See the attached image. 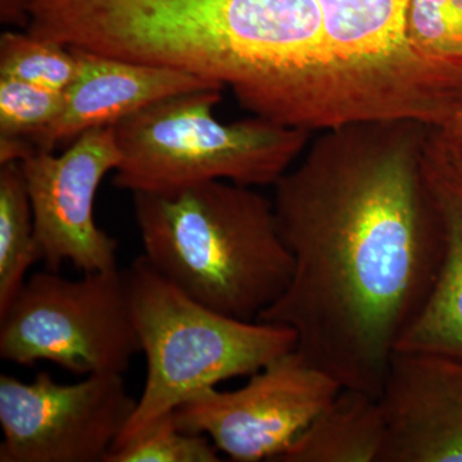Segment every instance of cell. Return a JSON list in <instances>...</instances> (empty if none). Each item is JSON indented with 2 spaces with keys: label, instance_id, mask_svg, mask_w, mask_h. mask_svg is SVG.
Wrapping results in <instances>:
<instances>
[{
  "label": "cell",
  "instance_id": "obj_1",
  "mask_svg": "<svg viewBox=\"0 0 462 462\" xmlns=\"http://www.w3.org/2000/svg\"><path fill=\"white\" fill-rule=\"evenodd\" d=\"M431 129L383 120L322 130L273 185L293 273L257 320L294 330L297 351L342 388L380 397L433 287L442 234L422 165Z\"/></svg>",
  "mask_w": 462,
  "mask_h": 462
},
{
  "label": "cell",
  "instance_id": "obj_2",
  "mask_svg": "<svg viewBox=\"0 0 462 462\" xmlns=\"http://www.w3.org/2000/svg\"><path fill=\"white\" fill-rule=\"evenodd\" d=\"M26 32L230 89L245 111L319 133L345 124L318 0H25Z\"/></svg>",
  "mask_w": 462,
  "mask_h": 462
},
{
  "label": "cell",
  "instance_id": "obj_3",
  "mask_svg": "<svg viewBox=\"0 0 462 462\" xmlns=\"http://www.w3.org/2000/svg\"><path fill=\"white\" fill-rule=\"evenodd\" d=\"M142 254L203 306L256 321L284 293L293 258L273 200L254 188L214 180L170 193H134Z\"/></svg>",
  "mask_w": 462,
  "mask_h": 462
},
{
  "label": "cell",
  "instance_id": "obj_4",
  "mask_svg": "<svg viewBox=\"0 0 462 462\" xmlns=\"http://www.w3.org/2000/svg\"><path fill=\"white\" fill-rule=\"evenodd\" d=\"M223 90L202 89L153 103L115 125L121 162L114 185L170 193L206 181L264 187L297 162L312 133L254 116L216 120Z\"/></svg>",
  "mask_w": 462,
  "mask_h": 462
},
{
  "label": "cell",
  "instance_id": "obj_5",
  "mask_svg": "<svg viewBox=\"0 0 462 462\" xmlns=\"http://www.w3.org/2000/svg\"><path fill=\"white\" fill-rule=\"evenodd\" d=\"M125 273L147 376L135 411L114 447L199 392L254 375L297 348L291 328L214 311L176 288L143 256Z\"/></svg>",
  "mask_w": 462,
  "mask_h": 462
},
{
  "label": "cell",
  "instance_id": "obj_6",
  "mask_svg": "<svg viewBox=\"0 0 462 462\" xmlns=\"http://www.w3.org/2000/svg\"><path fill=\"white\" fill-rule=\"evenodd\" d=\"M346 123L411 120L442 129L462 112V62L407 38L410 0H318Z\"/></svg>",
  "mask_w": 462,
  "mask_h": 462
},
{
  "label": "cell",
  "instance_id": "obj_7",
  "mask_svg": "<svg viewBox=\"0 0 462 462\" xmlns=\"http://www.w3.org/2000/svg\"><path fill=\"white\" fill-rule=\"evenodd\" d=\"M142 354L125 270L33 273L0 316V358L50 361L76 375L124 374Z\"/></svg>",
  "mask_w": 462,
  "mask_h": 462
},
{
  "label": "cell",
  "instance_id": "obj_8",
  "mask_svg": "<svg viewBox=\"0 0 462 462\" xmlns=\"http://www.w3.org/2000/svg\"><path fill=\"white\" fill-rule=\"evenodd\" d=\"M123 374L60 384L0 376V462H106L135 411Z\"/></svg>",
  "mask_w": 462,
  "mask_h": 462
},
{
  "label": "cell",
  "instance_id": "obj_9",
  "mask_svg": "<svg viewBox=\"0 0 462 462\" xmlns=\"http://www.w3.org/2000/svg\"><path fill=\"white\" fill-rule=\"evenodd\" d=\"M342 389L297 349L236 391L207 388L173 411L182 430L205 434L238 462L275 461Z\"/></svg>",
  "mask_w": 462,
  "mask_h": 462
},
{
  "label": "cell",
  "instance_id": "obj_10",
  "mask_svg": "<svg viewBox=\"0 0 462 462\" xmlns=\"http://www.w3.org/2000/svg\"><path fill=\"white\" fill-rule=\"evenodd\" d=\"M121 162L115 126L83 134L60 156L35 152L20 162L45 270L65 263L83 273L117 269V240L94 220L100 182Z\"/></svg>",
  "mask_w": 462,
  "mask_h": 462
},
{
  "label": "cell",
  "instance_id": "obj_11",
  "mask_svg": "<svg viewBox=\"0 0 462 462\" xmlns=\"http://www.w3.org/2000/svg\"><path fill=\"white\" fill-rule=\"evenodd\" d=\"M382 462H462V360L397 351L380 393Z\"/></svg>",
  "mask_w": 462,
  "mask_h": 462
},
{
  "label": "cell",
  "instance_id": "obj_12",
  "mask_svg": "<svg viewBox=\"0 0 462 462\" xmlns=\"http://www.w3.org/2000/svg\"><path fill=\"white\" fill-rule=\"evenodd\" d=\"M74 51L79 58L78 76L65 91L60 116L32 139L36 152L69 147L90 130L115 126L143 108L178 94L224 90L179 69Z\"/></svg>",
  "mask_w": 462,
  "mask_h": 462
},
{
  "label": "cell",
  "instance_id": "obj_13",
  "mask_svg": "<svg viewBox=\"0 0 462 462\" xmlns=\"http://www.w3.org/2000/svg\"><path fill=\"white\" fill-rule=\"evenodd\" d=\"M422 165L439 218L442 254L430 296L397 351L462 360V158L433 127Z\"/></svg>",
  "mask_w": 462,
  "mask_h": 462
},
{
  "label": "cell",
  "instance_id": "obj_14",
  "mask_svg": "<svg viewBox=\"0 0 462 462\" xmlns=\"http://www.w3.org/2000/svg\"><path fill=\"white\" fill-rule=\"evenodd\" d=\"M387 421L380 397L342 388L278 462H382Z\"/></svg>",
  "mask_w": 462,
  "mask_h": 462
},
{
  "label": "cell",
  "instance_id": "obj_15",
  "mask_svg": "<svg viewBox=\"0 0 462 462\" xmlns=\"http://www.w3.org/2000/svg\"><path fill=\"white\" fill-rule=\"evenodd\" d=\"M42 260L20 162L0 165V316L25 285L27 272Z\"/></svg>",
  "mask_w": 462,
  "mask_h": 462
},
{
  "label": "cell",
  "instance_id": "obj_16",
  "mask_svg": "<svg viewBox=\"0 0 462 462\" xmlns=\"http://www.w3.org/2000/svg\"><path fill=\"white\" fill-rule=\"evenodd\" d=\"M79 72L71 48L29 32L0 36V78L16 79L57 91L69 89Z\"/></svg>",
  "mask_w": 462,
  "mask_h": 462
},
{
  "label": "cell",
  "instance_id": "obj_17",
  "mask_svg": "<svg viewBox=\"0 0 462 462\" xmlns=\"http://www.w3.org/2000/svg\"><path fill=\"white\" fill-rule=\"evenodd\" d=\"M220 451L205 434L182 430L173 412L114 447L106 462H220Z\"/></svg>",
  "mask_w": 462,
  "mask_h": 462
},
{
  "label": "cell",
  "instance_id": "obj_18",
  "mask_svg": "<svg viewBox=\"0 0 462 462\" xmlns=\"http://www.w3.org/2000/svg\"><path fill=\"white\" fill-rule=\"evenodd\" d=\"M63 105V91L0 78V142L32 145V139L54 123Z\"/></svg>",
  "mask_w": 462,
  "mask_h": 462
},
{
  "label": "cell",
  "instance_id": "obj_19",
  "mask_svg": "<svg viewBox=\"0 0 462 462\" xmlns=\"http://www.w3.org/2000/svg\"><path fill=\"white\" fill-rule=\"evenodd\" d=\"M407 38L424 56L462 62V5L460 0H410Z\"/></svg>",
  "mask_w": 462,
  "mask_h": 462
},
{
  "label": "cell",
  "instance_id": "obj_20",
  "mask_svg": "<svg viewBox=\"0 0 462 462\" xmlns=\"http://www.w3.org/2000/svg\"><path fill=\"white\" fill-rule=\"evenodd\" d=\"M0 3L3 23H14L25 29L27 18L23 0H0Z\"/></svg>",
  "mask_w": 462,
  "mask_h": 462
},
{
  "label": "cell",
  "instance_id": "obj_21",
  "mask_svg": "<svg viewBox=\"0 0 462 462\" xmlns=\"http://www.w3.org/2000/svg\"><path fill=\"white\" fill-rule=\"evenodd\" d=\"M438 132L448 144L462 148V112L456 115L442 129H438Z\"/></svg>",
  "mask_w": 462,
  "mask_h": 462
},
{
  "label": "cell",
  "instance_id": "obj_22",
  "mask_svg": "<svg viewBox=\"0 0 462 462\" xmlns=\"http://www.w3.org/2000/svg\"><path fill=\"white\" fill-rule=\"evenodd\" d=\"M458 149V152H460V156L462 158V148H457Z\"/></svg>",
  "mask_w": 462,
  "mask_h": 462
},
{
  "label": "cell",
  "instance_id": "obj_23",
  "mask_svg": "<svg viewBox=\"0 0 462 462\" xmlns=\"http://www.w3.org/2000/svg\"><path fill=\"white\" fill-rule=\"evenodd\" d=\"M460 2H461V5H462V0H460Z\"/></svg>",
  "mask_w": 462,
  "mask_h": 462
}]
</instances>
